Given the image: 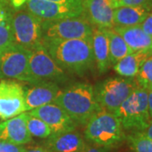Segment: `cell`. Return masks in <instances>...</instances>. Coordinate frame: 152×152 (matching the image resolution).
Wrapping results in <instances>:
<instances>
[{"instance_id":"8992f818","label":"cell","mask_w":152,"mask_h":152,"mask_svg":"<svg viewBox=\"0 0 152 152\" xmlns=\"http://www.w3.org/2000/svg\"><path fill=\"white\" fill-rule=\"evenodd\" d=\"M138 87L134 78H110L98 86L95 95L102 109L114 114Z\"/></svg>"},{"instance_id":"277c9868","label":"cell","mask_w":152,"mask_h":152,"mask_svg":"<svg viewBox=\"0 0 152 152\" xmlns=\"http://www.w3.org/2000/svg\"><path fill=\"white\" fill-rule=\"evenodd\" d=\"M124 129L141 132L151 123L148 107V91L138 87L115 113Z\"/></svg>"},{"instance_id":"1f68e13d","label":"cell","mask_w":152,"mask_h":152,"mask_svg":"<svg viewBox=\"0 0 152 152\" xmlns=\"http://www.w3.org/2000/svg\"><path fill=\"white\" fill-rule=\"evenodd\" d=\"M141 133L145 136H146L147 138H149L150 140H152V120L151 121V123L148 124L146 128L143 131H141Z\"/></svg>"},{"instance_id":"4dcf8cb0","label":"cell","mask_w":152,"mask_h":152,"mask_svg":"<svg viewBox=\"0 0 152 152\" xmlns=\"http://www.w3.org/2000/svg\"><path fill=\"white\" fill-rule=\"evenodd\" d=\"M25 152H53L51 151L47 147L42 146H31L26 148Z\"/></svg>"},{"instance_id":"ffe728a7","label":"cell","mask_w":152,"mask_h":152,"mask_svg":"<svg viewBox=\"0 0 152 152\" xmlns=\"http://www.w3.org/2000/svg\"><path fill=\"white\" fill-rule=\"evenodd\" d=\"M152 54L144 52L132 53L117 62L113 66L114 70L119 75L127 78H134L142 64Z\"/></svg>"},{"instance_id":"d4e9b609","label":"cell","mask_w":152,"mask_h":152,"mask_svg":"<svg viewBox=\"0 0 152 152\" xmlns=\"http://www.w3.org/2000/svg\"><path fill=\"white\" fill-rule=\"evenodd\" d=\"M11 15L0 21V53L14 44L11 27Z\"/></svg>"},{"instance_id":"e575fe53","label":"cell","mask_w":152,"mask_h":152,"mask_svg":"<svg viewBox=\"0 0 152 152\" xmlns=\"http://www.w3.org/2000/svg\"><path fill=\"white\" fill-rule=\"evenodd\" d=\"M151 2H152V0H151Z\"/></svg>"},{"instance_id":"484cf974","label":"cell","mask_w":152,"mask_h":152,"mask_svg":"<svg viewBox=\"0 0 152 152\" xmlns=\"http://www.w3.org/2000/svg\"><path fill=\"white\" fill-rule=\"evenodd\" d=\"M115 8L122 6H140L152 4L151 0H113Z\"/></svg>"},{"instance_id":"83f0119b","label":"cell","mask_w":152,"mask_h":152,"mask_svg":"<svg viewBox=\"0 0 152 152\" xmlns=\"http://www.w3.org/2000/svg\"><path fill=\"white\" fill-rule=\"evenodd\" d=\"M141 29L147 35L152 37V11L146 16V18L140 25Z\"/></svg>"},{"instance_id":"9c48e42d","label":"cell","mask_w":152,"mask_h":152,"mask_svg":"<svg viewBox=\"0 0 152 152\" xmlns=\"http://www.w3.org/2000/svg\"><path fill=\"white\" fill-rule=\"evenodd\" d=\"M30 83L53 81L63 79L64 71L50 56L43 45L30 51L29 58Z\"/></svg>"},{"instance_id":"7402d4cb","label":"cell","mask_w":152,"mask_h":152,"mask_svg":"<svg viewBox=\"0 0 152 152\" xmlns=\"http://www.w3.org/2000/svg\"><path fill=\"white\" fill-rule=\"evenodd\" d=\"M26 116V125H27L28 131L30 132L31 135L41 138V139H47L52 134V130L43 121L37 117L32 116L29 114L28 112Z\"/></svg>"},{"instance_id":"7c38bea8","label":"cell","mask_w":152,"mask_h":152,"mask_svg":"<svg viewBox=\"0 0 152 152\" xmlns=\"http://www.w3.org/2000/svg\"><path fill=\"white\" fill-rule=\"evenodd\" d=\"M28 113L42 120L51 129L52 134L75 129V123L64 109L54 102L32 109Z\"/></svg>"},{"instance_id":"6da1fadb","label":"cell","mask_w":152,"mask_h":152,"mask_svg":"<svg viewBox=\"0 0 152 152\" xmlns=\"http://www.w3.org/2000/svg\"><path fill=\"white\" fill-rule=\"evenodd\" d=\"M91 40H43L42 45L62 69L83 72L94 63Z\"/></svg>"},{"instance_id":"f1b7e54d","label":"cell","mask_w":152,"mask_h":152,"mask_svg":"<svg viewBox=\"0 0 152 152\" xmlns=\"http://www.w3.org/2000/svg\"><path fill=\"white\" fill-rule=\"evenodd\" d=\"M79 152H109L107 148L102 146H99V145H86L84 147L82 150H80Z\"/></svg>"},{"instance_id":"5b68a950","label":"cell","mask_w":152,"mask_h":152,"mask_svg":"<svg viewBox=\"0 0 152 152\" xmlns=\"http://www.w3.org/2000/svg\"><path fill=\"white\" fill-rule=\"evenodd\" d=\"M14 44L27 50L42 45V21L26 9L11 15Z\"/></svg>"},{"instance_id":"ac0fdd59","label":"cell","mask_w":152,"mask_h":152,"mask_svg":"<svg viewBox=\"0 0 152 152\" xmlns=\"http://www.w3.org/2000/svg\"><path fill=\"white\" fill-rule=\"evenodd\" d=\"M152 11L151 4L140 6H122L114 9V26H140Z\"/></svg>"},{"instance_id":"9a60e30c","label":"cell","mask_w":152,"mask_h":152,"mask_svg":"<svg viewBox=\"0 0 152 152\" xmlns=\"http://www.w3.org/2000/svg\"><path fill=\"white\" fill-rule=\"evenodd\" d=\"M61 91L54 82H41L26 90V112L44 105L53 103Z\"/></svg>"},{"instance_id":"d6986e66","label":"cell","mask_w":152,"mask_h":152,"mask_svg":"<svg viewBox=\"0 0 152 152\" xmlns=\"http://www.w3.org/2000/svg\"><path fill=\"white\" fill-rule=\"evenodd\" d=\"M91 44L94 62H96L100 73H105L112 64L109 55L108 37L104 29L94 28Z\"/></svg>"},{"instance_id":"ba28073f","label":"cell","mask_w":152,"mask_h":152,"mask_svg":"<svg viewBox=\"0 0 152 152\" xmlns=\"http://www.w3.org/2000/svg\"><path fill=\"white\" fill-rule=\"evenodd\" d=\"M22 6L42 21L80 16L83 14L82 2L58 3L48 0H24Z\"/></svg>"},{"instance_id":"603a6c76","label":"cell","mask_w":152,"mask_h":152,"mask_svg":"<svg viewBox=\"0 0 152 152\" xmlns=\"http://www.w3.org/2000/svg\"><path fill=\"white\" fill-rule=\"evenodd\" d=\"M139 87L146 91L152 90V55L142 64L138 74L134 77Z\"/></svg>"},{"instance_id":"30bf717a","label":"cell","mask_w":152,"mask_h":152,"mask_svg":"<svg viewBox=\"0 0 152 152\" xmlns=\"http://www.w3.org/2000/svg\"><path fill=\"white\" fill-rule=\"evenodd\" d=\"M30 50L13 44L0 53V78L29 82Z\"/></svg>"},{"instance_id":"e0dca14e","label":"cell","mask_w":152,"mask_h":152,"mask_svg":"<svg viewBox=\"0 0 152 152\" xmlns=\"http://www.w3.org/2000/svg\"><path fill=\"white\" fill-rule=\"evenodd\" d=\"M113 29L124 38L133 53L144 52L152 54V37L147 35L140 26H113Z\"/></svg>"},{"instance_id":"836d02e7","label":"cell","mask_w":152,"mask_h":152,"mask_svg":"<svg viewBox=\"0 0 152 152\" xmlns=\"http://www.w3.org/2000/svg\"><path fill=\"white\" fill-rule=\"evenodd\" d=\"M148 107H149V113L152 119V90L148 91Z\"/></svg>"},{"instance_id":"f546056e","label":"cell","mask_w":152,"mask_h":152,"mask_svg":"<svg viewBox=\"0 0 152 152\" xmlns=\"http://www.w3.org/2000/svg\"><path fill=\"white\" fill-rule=\"evenodd\" d=\"M48 1H53V2H58V3H80L82 2V0H48ZM12 2L15 7L20 8L24 0H12Z\"/></svg>"},{"instance_id":"3957f363","label":"cell","mask_w":152,"mask_h":152,"mask_svg":"<svg viewBox=\"0 0 152 152\" xmlns=\"http://www.w3.org/2000/svg\"><path fill=\"white\" fill-rule=\"evenodd\" d=\"M86 125V139L99 146H114L125 139L119 119L115 114L104 109L94 114Z\"/></svg>"},{"instance_id":"5bb4252c","label":"cell","mask_w":152,"mask_h":152,"mask_svg":"<svg viewBox=\"0 0 152 152\" xmlns=\"http://www.w3.org/2000/svg\"><path fill=\"white\" fill-rule=\"evenodd\" d=\"M27 113H23L0 123V140L23 145L31 141L26 125Z\"/></svg>"},{"instance_id":"4316f807","label":"cell","mask_w":152,"mask_h":152,"mask_svg":"<svg viewBox=\"0 0 152 152\" xmlns=\"http://www.w3.org/2000/svg\"><path fill=\"white\" fill-rule=\"evenodd\" d=\"M25 150L23 145L0 140V152H25Z\"/></svg>"},{"instance_id":"cb8c5ba5","label":"cell","mask_w":152,"mask_h":152,"mask_svg":"<svg viewBox=\"0 0 152 152\" xmlns=\"http://www.w3.org/2000/svg\"><path fill=\"white\" fill-rule=\"evenodd\" d=\"M127 140L134 152H152V140L141 132H133L127 136Z\"/></svg>"},{"instance_id":"44dd1931","label":"cell","mask_w":152,"mask_h":152,"mask_svg":"<svg viewBox=\"0 0 152 152\" xmlns=\"http://www.w3.org/2000/svg\"><path fill=\"white\" fill-rule=\"evenodd\" d=\"M107 35L109 42V55L111 64H115L120 59L124 58L127 55L132 53V50L127 45L124 38L117 33L113 28L104 29Z\"/></svg>"},{"instance_id":"7a4b0ae2","label":"cell","mask_w":152,"mask_h":152,"mask_svg":"<svg viewBox=\"0 0 152 152\" xmlns=\"http://www.w3.org/2000/svg\"><path fill=\"white\" fill-rule=\"evenodd\" d=\"M53 102L64 109L76 124H86L88 120L102 109L94 88L86 83H78L61 91Z\"/></svg>"},{"instance_id":"8fae6325","label":"cell","mask_w":152,"mask_h":152,"mask_svg":"<svg viewBox=\"0 0 152 152\" xmlns=\"http://www.w3.org/2000/svg\"><path fill=\"white\" fill-rule=\"evenodd\" d=\"M26 90L15 80L0 81V119L4 121L26 112Z\"/></svg>"},{"instance_id":"4fadbf2b","label":"cell","mask_w":152,"mask_h":152,"mask_svg":"<svg viewBox=\"0 0 152 152\" xmlns=\"http://www.w3.org/2000/svg\"><path fill=\"white\" fill-rule=\"evenodd\" d=\"M83 12L86 13L88 21L99 29L114 26L115 7L113 0H82Z\"/></svg>"},{"instance_id":"52a82bcc","label":"cell","mask_w":152,"mask_h":152,"mask_svg":"<svg viewBox=\"0 0 152 152\" xmlns=\"http://www.w3.org/2000/svg\"><path fill=\"white\" fill-rule=\"evenodd\" d=\"M93 30L92 25L81 15L42 21L43 40H91Z\"/></svg>"},{"instance_id":"d6a6232c","label":"cell","mask_w":152,"mask_h":152,"mask_svg":"<svg viewBox=\"0 0 152 152\" xmlns=\"http://www.w3.org/2000/svg\"><path fill=\"white\" fill-rule=\"evenodd\" d=\"M10 14L6 10L4 7L2 5V4L0 3V21H2L3 20H4L5 18L9 16Z\"/></svg>"},{"instance_id":"2e32d148","label":"cell","mask_w":152,"mask_h":152,"mask_svg":"<svg viewBox=\"0 0 152 152\" xmlns=\"http://www.w3.org/2000/svg\"><path fill=\"white\" fill-rule=\"evenodd\" d=\"M86 146L81 134L75 130L51 134L46 147L53 152H79Z\"/></svg>"}]
</instances>
